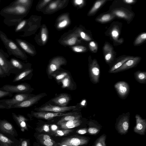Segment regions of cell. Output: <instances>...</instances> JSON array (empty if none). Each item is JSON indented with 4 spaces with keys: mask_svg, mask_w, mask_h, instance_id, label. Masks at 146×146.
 Returning a JSON list of instances; mask_svg holds the SVG:
<instances>
[{
    "mask_svg": "<svg viewBox=\"0 0 146 146\" xmlns=\"http://www.w3.org/2000/svg\"><path fill=\"white\" fill-rule=\"evenodd\" d=\"M33 70L27 68L15 76L13 80V82L23 81L27 79V77L32 73Z\"/></svg>",
    "mask_w": 146,
    "mask_h": 146,
    "instance_id": "obj_27",
    "label": "cell"
},
{
    "mask_svg": "<svg viewBox=\"0 0 146 146\" xmlns=\"http://www.w3.org/2000/svg\"><path fill=\"white\" fill-rule=\"evenodd\" d=\"M0 38L3 43L9 56L13 55L16 57L25 60L27 56L18 44L9 38L6 34L0 30Z\"/></svg>",
    "mask_w": 146,
    "mask_h": 146,
    "instance_id": "obj_2",
    "label": "cell"
},
{
    "mask_svg": "<svg viewBox=\"0 0 146 146\" xmlns=\"http://www.w3.org/2000/svg\"><path fill=\"white\" fill-rule=\"evenodd\" d=\"M68 75L69 74L67 72H64L55 76L54 77L56 81L58 83H59Z\"/></svg>",
    "mask_w": 146,
    "mask_h": 146,
    "instance_id": "obj_41",
    "label": "cell"
},
{
    "mask_svg": "<svg viewBox=\"0 0 146 146\" xmlns=\"http://www.w3.org/2000/svg\"><path fill=\"white\" fill-rule=\"evenodd\" d=\"M89 141V139L85 137L74 136L66 138L58 144V145L79 146L86 144Z\"/></svg>",
    "mask_w": 146,
    "mask_h": 146,
    "instance_id": "obj_6",
    "label": "cell"
},
{
    "mask_svg": "<svg viewBox=\"0 0 146 146\" xmlns=\"http://www.w3.org/2000/svg\"><path fill=\"white\" fill-rule=\"evenodd\" d=\"M141 58L135 56L133 59L129 60L125 62L121 66L114 70L112 73H116L122 72L136 66L140 62Z\"/></svg>",
    "mask_w": 146,
    "mask_h": 146,
    "instance_id": "obj_17",
    "label": "cell"
},
{
    "mask_svg": "<svg viewBox=\"0 0 146 146\" xmlns=\"http://www.w3.org/2000/svg\"><path fill=\"white\" fill-rule=\"evenodd\" d=\"M114 88L119 97L122 99H125L130 91V87L128 83L123 81H119L114 85Z\"/></svg>",
    "mask_w": 146,
    "mask_h": 146,
    "instance_id": "obj_13",
    "label": "cell"
},
{
    "mask_svg": "<svg viewBox=\"0 0 146 146\" xmlns=\"http://www.w3.org/2000/svg\"><path fill=\"white\" fill-rule=\"evenodd\" d=\"M102 49L105 60L110 66L116 59V52L112 46L107 42L104 44Z\"/></svg>",
    "mask_w": 146,
    "mask_h": 146,
    "instance_id": "obj_9",
    "label": "cell"
},
{
    "mask_svg": "<svg viewBox=\"0 0 146 146\" xmlns=\"http://www.w3.org/2000/svg\"><path fill=\"white\" fill-rule=\"evenodd\" d=\"M115 18V16L110 12L100 15L96 18L95 20L100 23H106L111 21Z\"/></svg>",
    "mask_w": 146,
    "mask_h": 146,
    "instance_id": "obj_24",
    "label": "cell"
},
{
    "mask_svg": "<svg viewBox=\"0 0 146 146\" xmlns=\"http://www.w3.org/2000/svg\"><path fill=\"white\" fill-rule=\"evenodd\" d=\"M77 40V38L76 37H73L67 40V43L69 45H72L76 43Z\"/></svg>",
    "mask_w": 146,
    "mask_h": 146,
    "instance_id": "obj_47",
    "label": "cell"
},
{
    "mask_svg": "<svg viewBox=\"0 0 146 146\" xmlns=\"http://www.w3.org/2000/svg\"><path fill=\"white\" fill-rule=\"evenodd\" d=\"M146 40V33L143 32L139 35L134 40L133 44L134 46H139L143 43Z\"/></svg>",
    "mask_w": 146,
    "mask_h": 146,
    "instance_id": "obj_30",
    "label": "cell"
},
{
    "mask_svg": "<svg viewBox=\"0 0 146 146\" xmlns=\"http://www.w3.org/2000/svg\"><path fill=\"white\" fill-rule=\"evenodd\" d=\"M46 95L44 93H42L34 96L21 102L12 106L10 109L22 108L30 107L36 103Z\"/></svg>",
    "mask_w": 146,
    "mask_h": 146,
    "instance_id": "obj_14",
    "label": "cell"
},
{
    "mask_svg": "<svg viewBox=\"0 0 146 146\" xmlns=\"http://www.w3.org/2000/svg\"><path fill=\"white\" fill-rule=\"evenodd\" d=\"M88 130V133L91 135L96 134L100 131V130L98 128L95 127H89Z\"/></svg>",
    "mask_w": 146,
    "mask_h": 146,
    "instance_id": "obj_45",
    "label": "cell"
},
{
    "mask_svg": "<svg viewBox=\"0 0 146 146\" xmlns=\"http://www.w3.org/2000/svg\"><path fill=\"white\" fill-rule=\"evenodd\" d=\"M74 51L77 52H82L86 51V48L82 46H74L72 47Z\"/></svg>",
    "mask_w": 146,
    "mask_h": 146,
    "instance_id": "obj_42",
    "label": "cell"
},
{
    "mask_svg": "<svg viewBox=\"0 0 146 146\" xmlns=\"http://www.w3.org/2000/svg\"><path fill=\"white\" fill-rule=\"evenodd\" d=\"M15 40L16 42L24 52L31 55L34 54V51L32 47L25 40L18 38H16Z\"/></svg>",
    "mask_w": 146,
    "mask_h": 146,
    "instance_id": "obj_23",
    "label": "cell"
},
{
    "mask_svg": "<svg viewBox=\"0 0 146 146\" xmlns=\"http://www.w3.org/2000/svg\"><path fill=\"white\" fill-rule=\"evenodd\" d=\"M0 109H10L9 106L3 103L0 102Z\"/></svg>",
    "mask_w": 146,
    "mask_h": 146,
    "instance_id": "obj_53",
    "label": "cell"
},
{
    "mask_svg": "<svg viewBox=\"0 0 146 146\" xmlns=\"http://www.w3.org/2000/svg\"><path fill=\"white\" fill-rule=\"evenodd\" d=\"M0 89L13 93H29L31 90L32 88L27 83H22L16 85H5L0 88Z\"/></svg>",
    "mask_w": 146,
    "mask_h": 146,
    "instance_id": "obj_5",
    "label": "cell"
},
{
    "mask_svg": "<svg viewBox=\"0 0 146 146\" xmlns=\"http://www.w3.org/2000/svg\"><path fill=\"white\" fill-rule=\"evenodd\" d=\"M82 123L80 119H79L64 122L58 125L60 126L61 129H69L79 126Z\"/></svg>",
    "mask_w": 146,
    "mask_h": 146,
    "instance_id": "obj_22",
    "label": "cell"
},
{
    "mask_svg": "<svg viewBox=\"0 0 146 146\" xmlns=\"http://www.w3.org/2000/svg\"><path fill=\"white\" fill-rule=\"evenodd\" d=\"M107 0H100L96 1L89 11L88 15H94L100 8L107 2Z\"/></svg>",
    "mask_w": 146,
    "mask_h": 146,
    "instance_id": "obj_25",
    "label": "cell"
},
{
    "mask_svg": "<svg viewBox=\"0 0 146 146\" xmlns=\"http://www.w3.org/2000/svg\"><path fill=\"white\" fill-rule=\"evenodd\" d=\"M130 113H123L118 117L117 124V129L119 133L125 134L128 131L129 126Z\"/></svg>",
    "mask_w": 146,
    "mask_h": 146,
    "instance_id": "obj_7",
    "label": "cell"
},
{
    "mask_svg": "<svg viewBox=\"0 0 146 146\" xmlns=\"http://www.w3.org/2000/svg\"><path fill=\"white\" fill-rule=\"evenodd\" d=\"M137 1L135 0H123V1L125 3L128 4H133L135 3Z\"/></svg>",
    "mask_w": 146,
    "mask_h": 146,
    "instance_id": "obj_52",
    "label": "cell"
},
{
    "mask_svg": "<svg viewBox=\"0 0 146 146\" xmlns=\"http://www.w3.org/2000/svg\"><path fill=\"white\" fill-rule=\"evenodd\" d=\"M136 125L133 131L136 133L141 135L145 134L146 129V120L143 119L140 115L137 114L135 116Z\"/></svg>",
    "mask_w": 146,
    "mask_h": 146,
    "instance_id": "obj_19",
    "label": "cell"
},
{
    "mask_svg": "<svg viewBox=\"0 0 146 146\" xmlns=\"http://www.w3.org/2000/svg\"><path fill=\"white\" fill-rule=\"evenodd\" d=\"M27 23L26 20H22L15 26V31L16 33L22 31Z\"/></svg>",
    "mask_w": 146,
    "mask_h": 146,
    "instance_id": "obj_37",
    "label": "cell"
},
{
    "mask_svg": "<svg viewBox=\"0 0 146 146\" xmlns=\"http://www.w3.org/2000/svg\"><path fill=\"white\" fill-rule=\"evenodd\" d=\"M88 70L91 81L94 84L98 83L100 73V67L96 59H92L91 56L89 59Z\"/></svg>",
    "mask_w": 146,
    "mask_h": 146,
    "instance_id": "obj_4",
    "label": "cell"
},
{
    "mask_svg": "<svg viewBox=\"0 0 146 146\" xmlns=\"http://www.w3.org/2000/svg\"><path fill=\"white\" fill-rule=\"evenodd\" d=\"M0 143L3 146H11L13 141L3 134L0 133Z\"/></svg>",
    "mask_w": 146,
    "mask_h": 146,
    "instance_id": "obj_35",
    "label": "cell"
},
{
    "mask_svg": "<svg viewBox=\"0 0 146 146\" xmlns=\"http://www.w3.org/2000/svg\"><path fill=\"white\" fill-rule=\"evenodd\" d=\"M31 3L29 0H17L11 2L9 5H19L29 7Z\"/></svg>",
    "mask_w": 146,
    "mask_h": 146,
    "instance_id": "obj_34",
    "label": "cell"
},
{
    "mask_svg": "<svg viewBox=\"0 0 146 146\" xmlns=\"http://www.w3.org/2000/svg\"><path fill=\"white\" fill-rule=\"evenodd\" d=\"M38 131L40 132H48L50 131L49 125L45 124L37 129Z\"/></svg>",
    "mask_w": 146,
    "mask_h": 146,
    "instance_id": "obj_44",
    "label": "cell"
},
{
    "mask_svg": "<svg viewBox=\"0 0 146 146\" xmlns=\"http://www.w3.org/2000/svg\"><path fill=\"white\" fill-rule=\"evenodd\" d=\"M81 117V115L78 114L63 116L57 122V124L58 125L63 122L69 120L80 119Z\"/></svg>",
    "mask_w": 146,
    "mask_h": 146,
    "instance_id": "obj_31",
    "label": "cell"
},
{
    "mask_svg": "<svg viewBox=\"0 0 146 146\" xmlns=\"http://www.w3.org/2000/svg\"><path fill=\"white\" fill-rule=\"evenodd\" d=\"M80 105L82 107H84L86 106L87 105L86 100L85 99L83 100L80 103Z\"/></svg>",
    "mask_w": 146,
    "mask_h": 146,
    "instance_id": "obj_56",
    "label": "cell"
},
{
    "mask_svg": "<svg viewBox=\"0 0 146 146\" xmlns=\"http://www.w3.org/2000/svg\"><path fill=\"white\" fill-rule=\"evenodd\" d=\"M76 133L80 134H84L88 133V130L87 128L80 129L78 130Z\"/></svg>",
    "mask_w": 146,
    "mask_h": 146,
    "instance_id": "obj_50",
    "label": "cell"
},
{
    "mask_svg": "<svg viewBox=\"0 0 146 146\" xmlns=\"http://www.w3.org/2000/svg\"><path fill=\"white\" fill-rule=\"evenodd\" d=\"M8 54L0 48V66L7 76H9L12 66L9 60L7 59L9 57Z\"/></svg>",
    "mask_w": 146,
    "mask_h": 146,
    "instance_id": "obj_15",
    "label": "cell"
},
{
    "mask_svg": "<svg viewBox=\"0 0 146 146\" xmlns=\"http://www.w3.org/2000/svg\"><path fill=\"white\" fill-rule=\"evenodd\" d=\"M121 27V23L113 22L105 33V35L113 41L115 46L120 45L124 42L123 38H119Z\"/></svg>",
    "mask_w": 146,
    "mask_h": 146,
    "instance_id": "obj_3",
    "label": "cell"
},
{
    "mask_svg": "<svg viewBox=\"0 0 146 146\" xmlns=\"http://www.w3.org/2000/svg\"><path fill=\"white\" fill-rule=\"evenodd\" d=\"M62 88H69L71 86L72 83L70 76L69 75L61 81Z\"/></svg>",
    "mask_w": 146,
    "mask_h": 146,
    "instance_id": "obj_36",
    "label": "cell"
},
{
    "mask_svg": "<svg viewBox=\"0 0 146 146\" xmlns=\"http://www.w3.org/2000/svg\"><path fill=\"white\" fill-rule=\"evenodd\" d=\"M14 119L23 129H27V126L26 121L27 119L23 116L21 115H17L14 113H12Z\"/></svg>",
    "mask_w": 146,
    "mask_h": 146,
    "instance_id": "obj_28",
    "label": "cell"
},
{
    "mask_svg": "<svg viewBox=\"0 0 146 146\" xmlns=\"http://www.w3.org/2000/svg\"><path fill=\"white\" fill-rule=\"evenodd\" d=\"M116 17L123 19L129 23L133 19L134 15L127 9L123 7L117 8L112 9L111 12Z\"/></svg>",
    "mask_w": 146,
    "mask_h": 146,
    "instance_id": "obj_12",
    "label": "cell"
},
{
    "mask_svg": "<svg viewBox=\"0 0 146 146\" xmlns=\"http://www.w3.org/2000/svg\"><path fill=\"white\" fill-rule=\"evenodd\" d=\"M51 129L53 131L57 130L58 127L56 125H53L51 126Z\"/></svg>",
    "mask_w": 146,
    "mask_h": 146,
    "instance_id": "obj_57",
    "label": "cell"
},
{
    "mask_svg": "<svg viewBox=\"0 0 146 146\" xmlns=\"http://www.w3.org/2000/svg\"><path fill=\"white\" fill-rule=\"evenodd\" d=\"M54 146H57V145H56V144L54 145Z\"/></svg>",
    "mask_w": 146,
    "mask_h": 146,
    "instance_id": "obj_60",
    "label": "cell"
},
{
    "mask_svg": "<svg viewBox=\"0 0 146 146\" xmlns=\"http://www.w3.org/2000/svg\"><path fill=\"white\" fill-rule=\"evenodd\" d=\"M73 129H63L62 130H57L52 133V135L55 136H65L72 132Z\"/></svg>",
    "mask_w": 146,
    "mask_h": 146,
    "instance_id": "obj_32",
    "label": "cell"
},
{
    "mask_svg": "<svg viewBox=\"0 0 146 146\" xmlns=\"http://www.w3.org/2000/svg\"><path fill=\"white\" fill-rule=\"evenodd\" d=\"M134 78L139 83L145 84L146 83V72L138 70L134 73Z\"/></svg>",
    "mask_w": 146,
    "mask_h": 146,
    "instance_id": "obj_29",
    "label": "cell"
},
{
    "mask_svg": "<svg viewBox=\"0 0 146 146\" xmlns=\"http://www.w3.org/2000/svg\"><path fill=\"white\" fill-rule=\"evenodd\" d=\"M106 135L103 134L100 136L95 141L94 146H106Z\"/></svg>",
    "mask_w": 146,
    "mask_h": 146,
    "instance_id": "obj_33",
    "label": "cell"
},
{
    "mask_svg": "<svg viewBox=\"0 0 146 146\" xmlns=\"http://www.w3.org/2000/svg\"><path fill=\"white\" fill-rule=\"evenodd\" d=\"M84 1L83 0H76L74 1V3L77 5L82 6L84 3Z\"/></svg>",
    "mask_w": 146,
    "mask_h": 146,
    "instance_id": "obj_51",
    "label": "cell"
},
{
    "mask_svg": "<svg viewBox=\"0 0 146 146\" xmlns=\"http://www.w3.org/2000/svg\"><path fill=\"white\" fill-rule=\"evenodd\" d=\"M41 39L44 42H45L47 39V35L45 32H44V30L43 29L42 30V31Z\"/></svg>",
    "mask_w": 146,
    "mask_h": 146,
    "instance_id": "obj_49",
    "label": "cell"
},
{
    "mask_svg": "<svg viewBox=\"0 0 146 146\" xmlns=\"http://www.w3.org/2000/svg\"><path fill=\"white\" fill-rule=\"evenodd\" d=\"M68 21L64 19L60 22L58 25V27L59 28H62L66 27L68 24Z\"/></svg>",
    "mask_w": 146,
    "mask_h": 146,
    "instance_id": "obj_48",
    "label": "cell"
},
{
    "mask_svg": "<svg viewBox=\"0 0 146 146\" xmlns=\"http://www.w3.org/2000/svg\"><path fill=\"white\" fill-rule=\"evenodd\" d=\"M89 47L90 50L93 53H96L98 51V45L95 41H90L89 43Z\"/></svg>",
    "mask_w": 146,
    "mask_h": 146,
    "instance_id": "obj_38",
    "label": "cell"
},
{
    "mask_svg": "<svg viewBox=\"0 0 146 146\" xmlns=\"http://www.w3.org/2000/svg\"><path fill=\"white\" fill-rule=\"evenodd\" d=\"M28 8L19 5H8L1 11L0 15L5 18L4 22L8 26H16L22 20Z\"/></svg>",
    "mask_w": 146,
    "mask_h": 146,
    "instance_id": "obj_1",
    "label": "cell"
},
{
    "mask_svg": "<svg viewBox=\"0 0 146 146\" xmlns=\"http://www.w3.org/2000/svg\"><path fill=\"white\" fill-rule=\"evenodd\" d=\"M13 95V93H12L0 89V99L7 96L11 97Z\"/></svg>",
    "mask_w": 146,
    "mask_h": 146,
    "instance_id": "obj_43",
    "label": "cell"
},
{
    "mask_svg": "<svg viewBox=\"0 0 146 146\" xmlns=\"http://www.w3.org/2000/svg\"><path fill=\"white\" fill-rule=\"evenodd\" d=\"M27 141L26 140L23 141L21 143V146H27Z\"/></svg>",
    "mask_w": 146,
    "mask_h": 146,
    "instance_id": "obj_58",
    "label": "cell"
},
{
    "mask_svg": "<svg viewBox=\"0 0 146 146\" xmlns=\"http://www.w3.org/2000/svg\"><path fill=\"white\" fill-rule=\"evenodd\" d=\"M0 129L3 132L13 134L14 132L13 126L10 123L6 120L0 121Z\"/></svg>",
    "mask_w": 146,
    "mask_h": 146,
    "instance_id": "obj_26",
    "label": "cell"
},
{
    "mask_svg": "<svg viewBox=\"0 0 146 146\" xmlns=\"http://www.w3.org/2000/svg\"><path fill=\"white\" fill-rule=\"evenodd\" d=\"M6 76L3 70L0 66V77H5Z\"/></svg>",
    "mask_w": 146,
    "mask_h": 146,
    "instance_id": "obj_55",
    "label": "cell"
},
{
    "mask_svg": "<svg viewBox=\"0 0 146 146\" xmlns=\"http://www.w3.org/2000/svg\"><path fill=\"white\" fill-rule=\"evenodd\" d=\"M35 109H37V110L39 111L62 113L75 110L76 109V107L75 106L62 107L48 104L38 108H35Z\"/></svg>",
    "mask_w": 146,
    "mask_h": 146,
    "instance_id": "obj_11",
    "label": "cell"
},
{
    "mask_svg": "<svg viewBox=\"0 0 146 146\" xmlns=\"http://www.w3.org/2000/svg\"><path fill=\"white\" fill-rule=\"evenodd\" d=\"M37 138L39 140H42L46 141L55 142L51 138L49 135L47 134H39Z\"/></svg>",
    "mask_w": 146,
    "mask_h": 146,
    "instance_id": "obj_40",
    "label": "cell"
},
{
    "mask_svg": "<svg viewBox=\"0 0 146 146\" xmlns=\"http://www.w3.org/2000/svg\"><path fill=\"white\" fill-rule=\"evenodd\" d=\"M80 35L81 37L86 41H90L93 39L91 36L84 31H80Z\"/></svg>",
    "mask_w": 146,
    "mask_h": 146,
    "instance_id": "obj_39",
    "label": "cell"
},
{
    "mask_svg": "<svg viewBox=\"0 0 146 146\" xmlns=\"http://www.w3.org/2000/svg\"><path fill=\"white\" fill-rule=\"evenodd\" d=\"M33 96L29 93L16 94L11 98L0 100V102L7 105L10 109L12 106L21 102Z\"/></svg>",
    "mask_w": 146,
    "mask_h": 146,
    "instance_id": "obj_10",
    "label": "cell"
},
{
    "mask_svg": "<svg viewBox=\"0 0 146 146\" xmlns=\"http://www.w3.org/2000/svg\"><path fill=\"white\" fill-rule=\"evenodd\" d=\"M32 115L37 118L46 120H50L54 117H57L64 116L69 115L78 114L77 112H70L63 113L61 112H54L46 111L33 112L32 113Z\"/></svg>",
    "mask_w": 146,
    "mask_h": 146,
    "instance_id": "obj_8",
    "label": "cell"
},
{
    "mask_svg": "<svg viewBox=\"0 0 146 146\" xmlns=\"http://www.w3.org/2000/svg\"><path fill=\"white\" fill-rule=\"evenodd\" d=\"M70 100L69 96L65 93L61 94L52 100L55 104L62 107L66 106Z\"/></svg>",
    "mask_w": 146,
    "mask_h": 146,
    "instance_id": "obj_21",
    "label": "cell"
},
{
    "mask_svg": "<svg viewBox=\"0 0 146 146\" xmlns=\"http://www.w3.org/2000/svg\"><path fill=\"white\" fill-rule=\"evenodd\" d=\"M1 1L0 0V3Z\"/></svg>",
    "mask_w": 146,
    "mask_h": 146,
    "instance_id": "obj_61",
    "label": "cell"
},
{
    "mask_svg": "<svg viewBox=\"0 0 146 146\" xmlns=\"http://www.w3.org/2000/svg\"><path fill=\"white\" fill-rule=\"evenodd\" d=\"M59 146H67L65 145H59Z\"/></svg>",
    "mask_w": 146,
    "mask_h": 146,
    "instance_id": "obj_59",
    "label": "cell"
},
{
    "mask_svg": "<svg viewBox=\"0 0 146 146\" xmlns=\"http://www.w3.org/2000/svg\"><path fill=\"white\" fill-rule=\"evenodd\" d=\"M65 62L63 59L56 58L54 59L50 62L47 69L48 74L51 75L58 70L60 66L64 64Z\"/></svg>",
    "mask_w": 146,
    "mask_h": 146,
    "instance_id": "obj_20",
    "label": "cell"
},
{
    "mask_svg": "<svg viewBox=\"0 0 146 146\" xmlns=\"http://www.w3.org/2000/svg\"><path fill=\"white\" fill-rule=\"evenodd\" d=\"M57 6V4L55 3H53L50 4L49 5V8L52 9H54Z\"/></svg>",
    "mask_w": 146,
    "mask_h": 146,
    "instance_id": "obj_54",
    "label": "cell"
},
{
    "mask_svg": "<svg viewBox=\"0 0 146 146\" xmlns=\"http://www.w3.org/2000/svg\"><path fill=\"white\" fill-rule=\"evenodd\" d=\"M38 146H39V145H38Z\"/></svg>",
    "mask_w": 146,
    "mask_h": 146,
    "instance_id": "obj_62",
    "label": "cell"
},
{
    "mask_svg": "<svg viewBox=\"0 0 146 146\" xmlns=\"http://www.w3.org/2000/svg\"><path fill=\"white\" fill-rule=\"evenodd\" d=\"M39 141L41 143L45 146H54L56 144L55 141H46L42 140H40Z\"/></svg>",
    "mask_w": 146,
    "mask_h": 146,
    "instance_id": "obj_46",
    "label": "cell"
},
{
    "mask_svg": "<svg viewBox=\"0 0 146 146\" xmlns=\"http://www.w3.org/2000/svg\"><path fill=\"white\" fill-rule=\"evenodd\" d=\"M135 56L125 55L120 56L116 58L110 66L108 72L112 73L115 70L121 66L127 61L133 59Z\"/></svg>",
    "mask_w": 146,
    "mask_h": 146,
    "instance_id": "obj_18",
    "label": "cell"
},
{
    "mask_svg": "<svg viewBox=\"0 0 146 146\" xmlns=\"http://www.w3.org/2000/svg\"><path fill=\"white\" fill-rule=\"evenodd\" d=\"M12 68L10 73L16 75L28 68L27 65L19 59L15 58H12L9 60Z\"/></svg>",
    "mask_w": 146,
    "mask_h": 146,
    "instance_id": "obj_16",
    "label": "cell"
}]
</instances>
